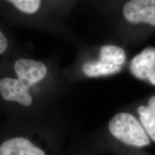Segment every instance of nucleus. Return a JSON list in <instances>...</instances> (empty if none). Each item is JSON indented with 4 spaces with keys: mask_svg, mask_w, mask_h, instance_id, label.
<instances>
[{
    "mask_svg": "<svg viewBox=\"0 0 155 155\" xmlns=\"http://www.w3.org/2000/svg\"><path fill=\"white\" fill-rule=\"evenodd\" d=\"M113 137L128 146L142 148L150 144V139L134 116L128 113L114 116L108 124Z\"/></svg>",
    "mask_w": 155,
    "mask_h": 155,
    "instance_id": "f257e3e1",
    "label": "nucleus"
},
{
    "mask_svg": "<svg viewBox=\"0 0 155 155\" xmlns=\"http://www.w3.org/2000/svg\"><path fill=\"white\" fill-rule=\"evenodd\" d=\"M123 13L128 22L155 26V0H132L125 4Z\"/></svg>",
    "mask_w": 155,
    "mask_h": 155,
    "instance_id": "f03ea898",
    "label": "nucleus"
},
{
    "mask_svg": "<svg viewBox=\"0 0 155 155\" xmlns=\"http://www.w3.org/2000/svg\"><path fill=\"white\" fill-rule=\"evenodd\" d=\"M130 70L136 78L149 81L155 86V48H147L136 55L131 62Z\"/></svg>",
    "mask_w": 155,
    "mask_h": 155,
    "instance_id": "7ed1b4c3",
    "label": "nucleus"
},
{
    "mask_svg": "<svg viewBox=\"0 0 155 155\" xmlns=\"http://www.w3.org/2000/svg\"><path fill=\"white\" fill-rule=\"evenodd\" d=\"M15 71L18 80L29 88L42 81L47 74V68L43 63L28 59H19L15 64Z\"/></svg>",
    "mask_w": 155,
    "mask_h": 155,
    "instance_id": "20e7f679",
    "label": "nucleus"
},
{
    "mask_svg": "<svg viewBox=\"0 0 155 155\" xmlns=\"http://www.w3.org/2000/svg\"><path fill=\"white\" fill-rule=\"evenodd\" d=\"M0 93L8 101H17L24 106L32 104V98L29 88L18 79L5 78L0 81Z\"/></svg>",
    "mask_w": 155,
    "mask_h": 155,
    "instance_id": "39448f33",
    "label": "nucleus"
},
{
    "mask_svg": "<svg viewBox=\"0 0 155 155\" xmlns=\"http://www.w3.org/2000/svg\"><path fill=\"white\" fill-rule=\"evenodd\" d=\"M0 155H47L42 149L23 137L6 140L0 145Z\"/></svg>",
    "mask_w": 155,
    "mask_h": 155,
    "instance_id": "423d86ee",
    "label": "nucleus"
},
{
    "mask_svg": "<svg viewBox=\"0 0 155 155\" xmlns=\"http://www.w3.org/2000/svg\"><path fill=\"white\" fill-rule=\"evenodd\" d=\"M138 113L143 128L150 139L155 142V96L149 101L148 106H139Z\"/></svg>",
    "mask_w": 155,
    "mask_h": 155,
    "instance_id": "0eeeda50",
    "label": "nucleus"
},
{
    "mask_svg": "<svg viewBox=\"0 0 155 155\" xmlns=\"http://www.w3.org/2000/svg\"><path fill=\"white\" fill-rule=\"evenodd\" d=\"M121 70V66L104 63L100 61L87 62L83 65V73L90 78L115 74Z\"/></svg>",
    "mask_w": 155,
    "mask_h": 155,
    "instance_id": "6e6552de",
    "label": "nucleus"
},
{
    "mask_svg": "<svg viewBox=\"0 0 155 155\" xmlns=\"http://www.w3.org/2000/svg\"><path fill=\"white\" fill-rule=\"evenodd\" d=\"M126 53L121 48L115 45H104L100 50V61L104 63L121 66L124 63Z\"/></svg>",
    "mask_w": 155,
    "mask_h": 155,
    "instance_id": "1a4fd4ad",
    "label": "nucleus"
},
{
    "mask_svg": "<svg viewBox=\"0 0 155 155\" xmlns=\"http://www.w3.org/2000/svg\"><path fill=\"white\" fill-rule=\"evenodd\" d=\"M12 3L19 10L27 13L33 14L38 10L40 7V1L38 0H12Z\"/></svg>",
    "mask_w": 155,
    "mask_h": 155,
    "instance_id": "9d476101",
    "label": "nucleus"
},
{
    "mask_svg": "<svg viewBox=\"0 0 155 155\" xmlns=\"http://www.w3.org/2000/svg\"><path fill=\"white\" fill-rule=\"evenodd\" d=\"M7 45H8V42H7V38L0 31V54L3 53L5 51Z\"/></svg>",
    "mask_w": 155,
    "mask_h": 155,
    "instance_id": "9b49d317",
    "label": "nucleus"
}]
</instances>
